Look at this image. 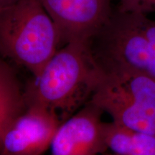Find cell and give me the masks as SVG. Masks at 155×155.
I'll use <instances>...</instances> for the list:
<instances>
[{"label":"cell","mask_w":155,"mask_h":155,"mask_svg":"<svg viewBox=\"0 0 155 155\" xmlns=\"http://www.w3.org/2000/svg\"><path fill=\"white\" fill-rule=\"evenodd\" d=\"M104 77L89 42H68L28 83L25 105L48 108L64 121L91 100Z\"/></svg>","instance_id":"obj_1"},{"label":"cell","mask_w":155,"mask_h":155,"mask_svg":"<svg viewBox=\"0 0 155 155\" xmlns=\"http://www.w3.org/2000/svg\"><path fill=\"white\" fill-rule=\"evenodd\" d=\"M61 46L41 0H14L0 6V56L35 76Z\"/></svg>","instance_id":"obj_2"},{"label":"cell","mask_w":155,"mask_h":155,"mask_svg":"<svg viewBox=\"0 0 155 155\" xmlns=\"http://www.w3.org/2000/svg\"><path fill=\"white\" fill-rule=\"evenodd\" d=\"M61 43L89 42L113 13L111 0H41Z\"/></svg>","instance_id":"obj_3"},{"label":"cell","mask_w":155,"mask_h":155,"mask_svg":"<svg viewBox=\"0 0 155 155\" xmlns=\"http://www.w3.org/2000/svg\"><path fill=\"white\" fill-rule=\"evenodd\" d=\"M104 111L91 100L62 122L50 147L53 155H95L108 151L104 139Z\"/></svg>","instance_id":"obj_4"},{"label":"cell","mask_w":155,"mask_h":155,"mask_svg":"<svg viewBox=\"0 0 155 155\" xmlns=\"http://www.w3.org/2000/svg\"><path fill=\"white\" fill-rule=\"evenodd\" d=\"M63 122L55 112L38 106H27L4 134L0 154L40 155L50 150Z\"/></svg>","instance_id":"obj_5"},{"label":"cell","mask_w":155,"mask_h":155,"mask_svg":"<svg viewBox=\"0 0 155 155\" xmlns=\"http://www.w3.org/2000/svg\"><path fill=\"white\" fill-rule=\"evenodd\" d=\"M104 81L126 95L155 127V78L131 71L104 73Z\"/></svg>","instance_id":"obj_6"},{"label":"cell","mask_w":155,"mask_h":155,"mask_svg":"<svg viewBox=\"0 0 155 155\" xmlns=\"http://www.w3.org/2000/svg\"><path fill=\"white\" fill-rule=\"evenodd\" d=\"M108 150L119 155H155V135L126 127L112 121L104 124Z\"/></svg>","instance_id":"obj_7"},{"label":"cell","mask_w":155,"mask_h":155,"mask_svg":"<svg viewBox=\"0 0 155 155\" xmlns=\"http://www.w3.org/2000/svg\"><path fill=\"white\" fill-rule=\"evenodd\" d=\"M25 108L24 91L14 70L0 58V152L5 131Z\"/></svg>","instance_id":"obj_8"},{"label":"cell","mask_w":155,"mask_h":155,"mask_svg":"<svg viewBox=\"0 0 155 155\" xmlns=\"http://www.w3.org/2000/svg\"><path fill=\"white\" fill-rule=\"evenodd\" d=\"M118 9L126 12L147 15L155 12V0H119Z\"/></svg>","instance_id":"obj_9"},{"label":"cell","mask_w":155,"mask_h":155,"mask_svg":"<svg viewBox=\"0 0 155 155\" xmlns=\"http://www.w3.org/2000/svg\"><path fill=\"white\" fill-rule=\"evenodd\" d=\"M12 1H14V0H0V6L5 5V4H7L8 2H10Z\"/></svg>","instance_id":"obj_10"}]
</instances>
